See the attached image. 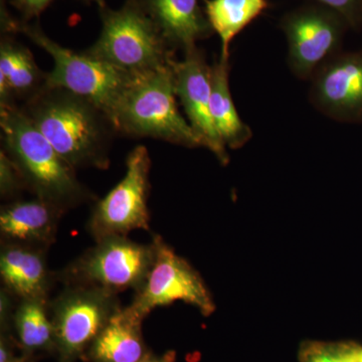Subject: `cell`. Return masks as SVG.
I'll return each instance as SVG.
<instances>
[{
    "label": "cell",
    "instance_id": "obj_10",
    "mask_svg": "<svg viewBox=\"0 0 362 362\" xmlns=\"http://www.w3.org/2000/svg\"><path fill=\"white\" fill-rule=\"evenodd\" d=\"M152 242L156 259L146 280L128 306L131 310L145 319L158 307L182 301L197 307L204 316L214 313L216 305L199 274L160 235H154Z\"/></svg>",
    "mask_w": 362,
    "mask_h": 362
},
{
    "label": "cell",
    "instance_id": "obj_1",
    "mask_svg": "<svg viewBox=\"0 0 362 362\" xmlns=\"http://www.w3.org/2000/svg\"><path fill=\"white\" fill-rule=\"evenodd\" d=\"M21 108L76 170L110 165L117 132L107 114L90 100L61 88H45Z\"/></svg>",
    "mask_w": 362,
    "mask_h": 362
},
{
    "label": "cell",
    "instance_id": "obj_9",
    "mask_svg": "<svg viewBox=\"0 0 362 362\" xmlns=\"http://www.w3.org/2000/svg\"><path fill=\"white\" fill-rule=\"evenodd\" d=\"M288 44V66L301 80L313 77L326 62L341 52L349 25L335 11L309 4L285 14L280 23Z\"/></svg>",
    "mask_w": 362,
    "mask_h": 362
},
{
    "label": "cell",
    "instance_id": "obj_24",
    "mask_svg": "<svg viewBox=\"0 0 362 362\" xmlns=\"http://www.w3.org/2000/svg\"><path fill=\"white\" fill-rule=\"evenodd\" d=\"M54 0H11V6L21 13L23 23L39 18Z\"/></svg>",
    "mask_w": 362,
    "mask_h": 362
},
{
    "label": "cell",
    "instance_id": "obj_28",
    "mask_svg": "<svg viewBox=\"0 0 362 362\" xmlns=\"http://www.w3.org/2000/svg\"><path fill=\"white\" fill-rule=\"evenodd\" d=\"M86 2H94V4H96L98 7L100 8H104V7H106V2H105V0H84Z\"/></svg>",
    "mask_w": 362,
    "mask_h": 362
},
{
    "label": "cell",
    "instance_id": "obj_6",
    "mask_svg": "<svg viewBox=\"0 0 362 362\" xmlns=\"http://www.w3.org/2000/svg\"><path fill=\"white\" fill-rule=\"evenodd\" d=\"M156 259L153 242L140 244L127 235H113L96 242L59 274L65 285L97 287L118 295L137 291Z\"/></svg>",
    "mask_w": 362,
    "mask_h": 362
},
{
    "label": "cell",
    "instance_id": "obj_25",
    "mask_svg": "<svg viewBox=\"0 0 362 362\" xmlns=\"http://www.w3.org/2000/svg\"><path fill=\"white\" fill-rule=\"evenodd\" d=\"M14 297L8 290L2 288L0 291V324H1V331L9 332L13 322L14 311L16 307H14Z\"/></svg>",
    "mask_w": 362,
    "mask_h": 362
},
{
    "label": "cell",
    "instance_id": "obj_11",
    "mask_svg": "<svg viewBox=\"0 0 362 362\" xmlns=\"http://www.w3.org/2000/svg\"><path fill=\"white\" fill-rule=\"evenodd\" d=\"M310 80L309 99L317 110L337 122L362 123V49L340 52Z\"/></svg>",
    "mask_w": 362,
    "mask_h": 362
},
{
    "label": "cell",
    "instance_id": "obj_5",
    "mask_svg": "<svg viewBox=\"0 0 362 362\" xmlns=\"http://www.w3.org/2000/svg\"><path fill=\"white\" fill-rule=\"evenodd\" d=\"M14 33H21L54 59L47 73V88H61L90 100L110 114L133 75L119 70L87 52H76L49 39L39 25L18 21Z\"/></svg>",
    "mask_w": 362,
    "mask_h": 362
},
{
    "label": "cell",
    "instance_id": "obj_29",
    "mask_svg": "<svg viewBox=\"0 0 362 362\" xmlns=\"http://www.w3.org/2000/svg\"><path fill=\"white\" fill-rule=\"evenodd\" d=\"M358 362H362V349L361 350V354H359Z\"/></svg>",
    "mask_w": 362,
    "mask_h": 362
},
{
    "label": "cell",
    "instance_id": "obj_18",
    "mask_svg": "<svg viewBox=\"0 0 362 362\" xmlns=\"http://www.w3.org/2000/svg\"><path fill=\"white\" fill-rule=\"evenodd\" d=\"M211 110L214 127L230 149H239L252 137V131L240 118L230 88V59L221 57L211 66Z\"/></svg>",
    "mask_w": 362,
    "mask_h": 362
},
{
    "label": "cell",
    "instance_id": "obj_16",
    "mask_svg": "<svg viewBox=\"0 0 362 362\" xmlns=\"http://www.w3.org/2000/svg\"><path fill=\"white\" fill-rule=\"evenodd\" d=\"M47 73L33 52L8 35L0 42V105L23 104L47 88Z\"/></svg>",
    "mask_w": 362,
    "mask_h": 362
},
{
    "label": "cell",
    "instance_id": "obj_8",
    "mask_svg": "<svg viewBox=\"0 0 362 362\" xmlns=\"http://www.w3.org/2000/svg\"><path fill=\"white\" fill-rule=\"evenodd\" d=\"M151 159L146 147L137 146L126 158L122 180L95 204L89 221L95 240L150 230L148 199Z\"/></svg>",
    "mask_w": 362,
    "mask_h": 362
},
{
    "label": "cell",
    "instance_id": "obj_4",
    "mask_svg": "<svg viewBox=\"0 0 362 362\" xmlns=\"http://www.w3.org/2000/svg\"><path fill=\"white\" fill-rule=\"evenodd\" d=\"M99 39L88 54L125 73H145L170 65L175 51L169 47L140 0H126L119 9L100 8Z\"/></svg>",
    "mask_w": 362,
    "mask_h": 362
},
{
    "label": "cell",
    "instance_id": "obj_15",
    "mask_svg": "<svg viewBox=\"0 0 362 362\" xmlns=\"http://www.w3.org/2000/svg\"><path fill=\"white\" fill-rule=\"evenodd\" d=\"M169 47L183 52L214 33L199 0H140Z\"/></svg>",
    "mask_w": 362,
    "mask_h": 362
},
{
    "label": "cell",
    "instance_id": "obj_2",
    "mask_svg": "<svg viewBox=\"0 0 362 362\" xmlns=\"http://www.w3.org/2000/svg\"><path fill=\"white\" fill-rule=\"evenodd\" d=\"M4 151L20 169L26 189L63 211L94 199L18 105H0Z\"/></svg>",
    "mask_w": 362,
    "mask_h": 362
},
{
    "label": "cell",
    "instance_id": "obj_13",
    "mask_svg": "<svg viewBox=\"0 0 362 362\" xmlns=\"http://www.w3.org/2000/svg\"><path fill=\"white\" fill-rule=\"evenodd\" d=\"M44 247L7 243L0 252V276L4 288L20 300L49 301L52 276Z\"/></svg>",
    "mask_w": 362,
    "mask_h": 362
},
{
    "label": "cell",
    "instance_id": "obj_22",
    "mask_svg": "<svg viewBox=\"0 0 362 362\" xmlns=\"http://www.w3.org/2000/svg\"><path fill=\"white\" fill-rule=\"evenodd\" d=\"M26 189L20 169L4 150L0 152V194L4 199H14Z\"/></svg>",
    "mask_w": 362,
    "mask_h": 362
},
{
    "label": "cell",
    "instance_id": "obj_19",
    "mask_svg": "<svg viewBox=\"0 0 362 362\" xmlns=\"http://www.w3.org/2000/svg\"><path fill=\"white\" fill-rule=\"evenodd\" d=\"M11 327L25 356L32 357L40 352H56V337L49 301L20 300L14 311Z\"/></svg>",
    "mask_w": 362,
    "mask_h": 362
},
{
    "label": "cell",
    "instance_id": "obj_14",
    "mask_svg": "<svg viewBox=\"0 0 362 362\" xmlns=\"http://www.w3.org/2000/svg\"><path fill=\"white\" fill-rule=\"evenodd\" d=\"M65 211L39 197L16 201L1 207L0 233L7 243L49 246L56 239L59 221Z\"/></svg>",
    "mask_w": 362,
    "mask_h": 362
},
{
    "label": "cell",
    "instance_id": "obj_17",
    "mask_svg": "<svg viewBox=\"0 0 362 362\" xmlns=\"http://www.w3.org/2000/svg\"><path fill=\"white\" fill-rule=\"evenodd\" d=\"M144 319L129 307L112 317L86 352L90 362H139L149 354L142 335Z\"/></svg>",
    "mask_w": 362,
    "mask_h": 362
},
{
    "label": "cell",
    "instance_id": "obj_23",
    "mask_svg": "<svg viewBox=\"0 0 362 362\" xmlns=\"http://www.w3.org/2000/svg\"><path fill=\"white\" fill-rule=\"evenodd\" d=\"M317 4L327 7L339 14L349 28L358 30L362 28V0H313Z\"/></svg>",
    "mask_w": 362,
    "mask_h": 362
},
{
    "label": "cell",
    "instance_id": "obj_20",
    "mask_svg": "<svg viewBox=\"0 0 362 362\" xmlns=\"http://www.w3.org/2000/svg\"><path fill=\"white\" fill-rule=\"evenodd\" d=\"M204 13L214 33L220 37L223 58L230 59L235 35L263 13L267 0H204Z\"/></svg>",
    "mask_w": 362,
    "mask_h": 362
},
{
    "label": "cell",
    "instance_id": "obj_7",
    "mask_svg": "<svg viewBox=\"0 0 362 362\" xmlns=\"http://www.w3.org/2000/svg\"><path fill=\"white\" fill-rule=\"evenodd\" d=\"M118 295L97 287L66 285L49 302L59 362H75L86 352L117 312Z\"/></svg>",
    "mask_w": 362,
    "mask_h": 362
},
{
    "label": "cell",
    "instance_id": "obj_27",
    "mask_svg": "<svg viewBox=\"0 0 362 362\" xmlns=\"http://www.w3.org/2000/svg\"><path fill=\"white\" fill-rule=\"evenodd\" d=\"M6 362H32V361H30V357L26 356H25V354H23V356H13V357H11V359H9L8 361H6Z\"/></svg>",
    "mask_w": 362,
    "mask_h": 362
},
{
    "label": "cell",
    "instance_id": "obj_12",
    "mask_svg": "<svg viewBox=\"0 0 362 362\" xmlns=\"http://www.w3.org/2000/svg\"><path fill=\"white\" fill-rule=\"evenodd\" d=\"M176 96L180 100L187 121L201 140L202 147L213 152L221 164L228 163L226 147L216 132L211 118V66L197 47L185 52L181 61L171 62Z\"/></svg>",
    "mask_w": 362,
    "mask_h": 362
},
{
    "label": "cell",
    "instance_id": "obj_26",
    "mask_svg": "<svg viewBox=\"0 0 362 362\" xmlns=\"http://www.w3.org/2000/svg\"><path fill=\"white\" fill-rule=\"evenodd\" d=\"M175 356L173 352H168V354H164V356H154V354H147L142 361L139 362H175Z\"/></svg>",
    "mask_w": 362,
    "mask_h": 362
},
{
    "label": "cell",
    "instance_id": "obj_21",
    "mask_svg": "<svg viewBox=\"0 0 362 362\" xmlns=\"http://www.w3.org/2000/svg\"><path fill=\"white\" fill-rule=\"evenodd\" d=\"M361 350L333 343L314 342L305 346L301 362H358Z\"/></svg>",
    "mask_w": 362,
    "mask_h": 362
},
{
    "label": "cell",
    "instance_id": "obj_3",
    "mask_svg": "<svg viewBox=\"0 0 362 362\" xmlns=\"http://www.w3.org/2000/svg\"><path fill=\"white\" fill-rule=\"evenodd\" d=\"M176 98L171 64L135 74L110 114L117 134L154 138L188 148L202 147L189 122L181 115Z\"/></svg>",
    "mask_w": 362,
    "mask_h": 362
}]
</instances>
